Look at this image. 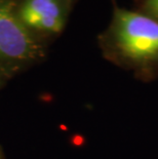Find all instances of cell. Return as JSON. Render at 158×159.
Segmentation results:
<instances>
[{
	"mask_svg": "<svg viewBox=\"0 0 158 159\" xmlns=\"http://www.w3.org/2000/svg\"><path fill=\"white\" fill-rule=\"evenodd\" d=\"M112 37L118 52L136 63L158 61V21L152 16L117 8Z\"/></svg>",
	"mask_w": 158,
	"mask_h": 159,
	"instance_id": "6da1fadb",
	"label": "cell"
},
{
	"mask_svg": "<svg viewBox=\"0 0 158 159\" xmlns=\"http://www.w3.org/2000/svg\"><path fill=\"white\" fill-rule=\"evenodd\" d=\"M41 46L11 0H0V70L16 71L41 56Z\"/></svg>",
	"mask_w": 158,
	"mask_h": 159,
	"instance_id": "7a4b0ae2",
	"label": "cell"
},
{
	"mask_svg": "<svg viewBox=\"0 0 158 159\" xmlns=\"http://www.w3.org/2000/svg\"><path fill=\"white\" fill-rule=\"evenodd\" d=\"M18 15L29 30L60 33L65 26L66 6L64 0H25Z\"/></svg>",
	"mask_w": 158,
	"mask_h": 159,
	"instance_id": "3957f363",
	"label": "cell"
},
{
	"mask_svg": "<svg viewBox=\"0 0 158 159\" xmlns=\"http://www.w3.org/2000/svg\"><path fill=\"white\" fill-rule=\"evenodd\" d=\"M145 7L150 16L158 21V0H146Z\"/></svg>",
	"mask_w": 158,
	"mask_h": 159,
	"instance_id": "277c9868",
	"label": "cell"
},
{
	"mask_svg": "<svg viewBox=\"0 0 158 159\" xmlns=\"http://www.w3.org/2000/svg\"><path fill=\"white\" fill-rule=\"evenodd\" d=\"M0 159H2V155H1V151H0Z\"/></svg>",
	"mask_w": 158,
	"mask_h": 159,
	"instance_id": "5b68a950",
	"label": "cell"
}]
</instances>
